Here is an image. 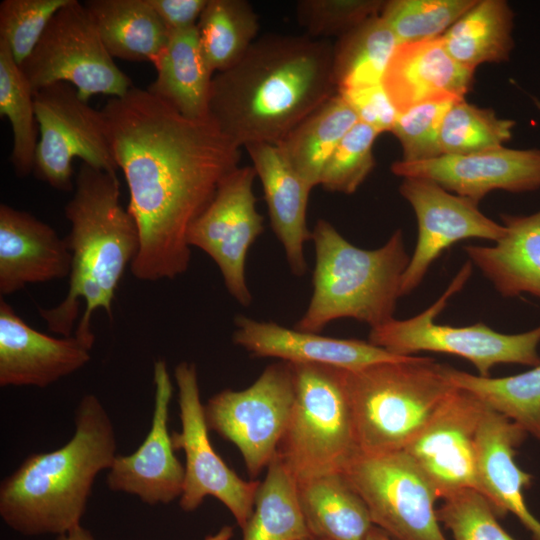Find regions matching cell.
Returning <instances> with one entry per match:
<instances>
[{"instance_id":"603a6c76","label":"cell","mask_w":540,"mask_h":540,"mask_svg":"<svg viewBox=\"0 0 540 540\" xmlns=\"http://www.w3.org/2000/svg\"><path fill=\"white\" fill-rule=\"evenodd\" d=\"M474 71L458 63L440 37L399 44L394 51L382 86L397 111L438 101L465 99Z\"/></svg>"},{"instance_id":"4dcf8cb0","label":"cell","mask_w":540,"mask_h":540,"mask_svg":"<svg viewBox=\"0 0 540 540\" xmlns=\"http://www.w3.org/2000/svg\"><path fill=\"white\" fill-rule=\"evenodd\" d=\"M242 540H303L312 537L297 493V480L277 455L260 483Z\"/></svg>"},{"instance_id":"30bf717a","label":"cell","mask_w":540,"mask_h":540,"mask_svg":"<svg viewBox=\"0 0 540 540\" xmlns=\"http://www.w3.org/2000/svg\"><path fill=\"white\" fill-rule=\"evenodd\" d=\"M341 473L365 502L374 526L392 540H447L434 487L404 451L357 452Z\"/></svg>"},{"instance_id":"b9f144b4","label":"cell","mask_w":540,"mask_h":540,"mask_svg":"<svg viewBox=\"0 0 540 540\" xmlns=\"http://www.w3.org/2000/svg\"><path fill=\"white\" fill-rule=\"evenodd\" d=\"M452 101L420 104L398 114L391 131L402 147L404 162H419L441 155L439 137Z\"/></svg>"},{"instance_id":"6da1fadb","label":"cell","mask_w":540,"mask_h":540,"mask_svg":"<svg viewBox=\"0 0 540 540\" xmlns=\"http://www.w3.org/2000/svg\"><path fill=\"white\" fill-rule=\"evenodd\" d=\"M101 113L140 235L130 270L141 281L172 280L188 270L189 229L239 166L241 148L210 117L188 118L147 89L111 97Z\"/></svg>"},{"instance_id":"f1b7e54d","label":"cell","mask_w":540,"mask_h":540,"mask_svg":"<svg viewBox=\"0 0 540 540\" xmlns=\"http://www.w3.org/2000/svg\"><path fill=\"white\" fill-rule=\"evenodd\" d=\"M514 13L505 0H477L442 36L449 54L475 71L484 63L510 59Z\"/></svg>"},{"instance_id":"44dd1931","label":"cell","mask_w":540,"mask_h":540,"mask_svg":"<svg viewBox=\"0 0 540 540\" xmlns=\"http://www.w3.org/2000/svg\"><path fill=\"white\" fill-rule=\"evenodd\" d=\"M72 257L65 238L29 212L0 205V295L29 284L69 277Z\"/></svg>"},{"instance_id":"7bdbcfd3","label":"cell","mask_w":540,"mask_h":540,"mask_svg":"<svg viewBox=\"0 0 540 540\" xmlns=\"http://www.w3.org/2000/svg\"><path fill=\"white\" fill-rule=\"evenodd\" d=\"M358 121L374 128L379 134L391 132L399 112L382 84L339 91Z\"/></svg>"},{"instance_id":"d6a6232c","label":"cell","mask_w":540,"mask_h":540,"mask_svg":"<svg viewBox=\"0 0 540 540\" xmlns=\"http://www.w3.org/2000/svg\"><path fill=\"white\" fill-rule=\"evenodd\" d=\"M399 45L379 15L374 16L333 44V78L338 92L382 84L391 57Z\"/></svg>"},{"instance_id":"4316f807","label":"cell","mask_w":540,"mask_h":540,"mask_svg":"<svg viewBox=\"0 0 540 540\" xmlns=\"http://www.w3.org/2000/svg\"><path fill=\"white\" fill-rule=\"evenodd\" d=\"M301 511L317 540H367L374 524L369 510L341 472L297 481Z\"/></svg>"},{"instance_id":"9a60e30c","label":"cell","mask_w":540,"mask_h":540,"mask_svg":"<svg viewBox=\"0 0 540 540\" xmlns=\"http://www.w3.org/2000/svg\"><path fill=\"white\" fill-rule=\"evenodd\" d=\"M485 409L474 395L455 387L404 449L439 499L466 489L479 492L477 434Z\"/></svg>"},{"instance_id":"60d3db41","label":"cell","mask_w":540,"mask_h":540,"mask_svg":"<svg viewBox=\"0 0 540 540\" xmlns=\"http://www.w3.org/2000/svg\"><path fill=\"white\" fill-rule=\"evenodd\" d=\"M382 0H301L297 19L306 35L314 39L341 37L366 20L377 16Z\"/></svg>"},{"instance_id":"74e56055","label":"cell","mask_w":540,"mask_h":540,"mask_svg":"<svg viewBox=\"0 0 540 540\" xmlns=\"http://www.w3.org/2000/svg\"><path fill=\"white\" fill-rule=\"evenodd\" d=\"M379 133L357 122L329 157L319 185L330 192L354 193L375 166L373 145Z\"/></svg>"},{"instance_id":"d6986e66","label":"cell","mask_w":540,"mask_h":540,"mask_svg":"<svg viewBox=\"0 0 540 540\" xmlns=\"http://www.w3.org/2000/svg\"><path fill=\"white\" fill-rule=\"evenodd\" d=\"M89 345L74 334L42 333L0 298V386L45 388L80 370L91 359Z\"/></svg>"},{"instance_id":"9c48e42d","label":"cell","mask_w":540,"mask_h":540,"mask_svg":"<svg viewBox=\"0 0 540 540\" xmlns=\"http://www.w3.org/2000/svg\"><path fill=\"white\" fill-rule=\"evenodd\" d=\"M19 67L34 94L63 82L88 101L97 94L120 97L133 87L106 49L84 3L78 0H70L55 13Z\"/></svg>"},{"instance_id":"8fae6325","label":"cell","mask_w":540,"mask_h":540,"mask_svg":"<svg viewBox=\"0 0 540 540\" xmlns=\"http://www.w3.org/2000/svg\"><path fill=\"white\" fill-rule=\"evenodd\" d=\"M294 401V377L289 362L267 366L249 387L225 389L204 405L209 431L239 450L254 479L277 453Z\"/></svg>"},{"instance_id":"d590c367","label":"cell","mask_w":540,"mask_h":540,"mask_svg":"<svg viewBox=\"0 0 540 540\" xmlns=\"http://www.w3.org/2000/svg\"><path fill=\"white\" fill-rule=\"evenodd\" d=\"M516 122L500 118L491 108L454 102L440 130L441 155H468L504 146L513 136Z\"/></svg>"},{"instance_id":"52a82bcc","label":"cell","mask_w":540,"mask_h":540,"mask_svg":"<svg viewBox=\"0 0 540 540\" xmlns=\"http://www.w3.org/2000/svg\"><path fill=\"white\" fill-rule=\"evenodd\" d=\"M290 364L294 401L277 455L297 481L341 472L358 452L346 369Z\"/></svg>"},{"instance_id":"4fadbf2b","label":"cell","mask_w":540,"mask_h":540,"mask_svg":"<svg viewBox=\"0 0 540 540\" xmlns=\"http://www.w3.org/2000/svg\"><path fill=\"white\" fill-rule=\"evenodd\" d=\"M174 378L181 430L171 433L172 443L175 451L182 450L185 454L179 506L185 512H192L206 497H214L231 512L242 529L253 512L261 482L242 479L211 444L195 364L180 362L175 367Z\"/></svg>"},{"instance_id":"7c38bea8","label":"cell","mask_w":540,"mask_h":540,"mask_svg":"<svg viewBox=\"0 0 540 540\" xmlns=\"http://www.w3.org/2000/svg\"><path fill=\"white\" fill-rule=\"evenodd\" d=\"M39 140L35 176L59 191L74 190V158L95 169L117 173L101 110L80 97L68 83H56L34 94Z\"/></svg>"},{"instance_id":"8d00e7d4","label":"cell","mask_w":540,"mask_h":540,"mask_svg":"<svg viewBox=\"0 0 540 540\" xmlns=\"http://www.w3.org/2000/svg\"><path fill=\"white\" fill-rule=\"evenodd\" d=\"M477 0H389L380 18L399 44L442 36Z\"/></svg>"},{"instance_id":"7402d4cb","label":"cell","mask_w":540,"mask_h":540,"mask_svg":"<svg viewBox=\"0 0 540 540\" xmlns=\"http://www.w3.org/2000/svg\"><path fill=\"white\" fill-rule=\"evenodd\" d=\"M526 436L518 424L486 407L477 434L479 493L498 516L512 513L533 540H540V521L524 499V490L531 485L532 476L515 462L517 448Z\"/></svg>"},{"instance_id":"2e32d148","label":"cell","mask_w":540,"mask_h":540,"mask_svg":"<svg viewBox=\"0 0 540 540\" xmlns=\"http://www.w3.org/2000/svg\"><path fill=\"white\" fill-rule=\"evenodd\" d=\"M399 192L418 222V239L402 277L401 296L421 283L431 264L453 243L470 238L497 242L505 233L504 225L485 216L478 203L433 181L403 178Z\"/></svg>"},{"instance_id":"e0dca14e","label":"cell","mask_w":540,"mask_h":540,"mask_svg":"<svg viewBox=\"0 0 540 540\" xmlns=\"http://www.w3.org/2000/svg\"><path fill=\"white\" fill-rule=\"evenodd\" d=\"M153 381L151 428L135 452L116 455L106 479L110 490L135 495L152 506L180 498L185 477V468L174 453L168 429L173 385L164 359L154 362Z\"/></svg>"},{"instance_id":"7dc6e473","label":"cell","mask_w":540,"mask_h":540,"mask_svg":"<svg viewBox=\"0 0 540 540\" xmlns=\"http://www.w3.org/2000/svg\"><path fill=\"white\" fill-rule=\"evenodd\" d=\"M533 101L536 104L537 108L540 110V101L537 98L533 97Z\"/></svg>"},{"instance_id":"277c9868","label":"cell","mask_w":540,"mask_h":540,"mask_svg":"<svg viewBox=\"0 0 540 540\" xmlns=\"http://www.w3.org/2000/svg\"><path fill=\"white\" fill-rule=\"evenodd\" d=\"M74 434L60 448L35 453L0 484V515L25 536L64 534L80 524L97 475L117 455L112 420L94 394L75 409Z\"/></svg>"},{"instance_id":"f6af8a7d","label":"cell","mask_w":540,"mask_h":540,"mask_svg":"<svg viewBox=\"0 0 540 540\" xmlns=\"http://www.w3.org/2000/svg\"><path fill=\"white\" fill-rule=\"evenodd\" d=\"M232 536L233 528L224 526L217 533L207 536L204 540H231ZM56 540H94V537L89 530L78 525L70 531L59 535Z\"/></svg>"},{"instance_id":"83f0119b","label":"cell","mask_w":540,"mask_h":540,"mask_svg":"<svg viewBox=\"0 0 540 540\" xmlns=\"http://www.w3.org/2000/svg\"><path fill=\"white\" fill-rule=\"evenodd\" d=\"M83 3L114 59L154 64L166 47L169 33L149 0Z\"/></svg>"},{"instance_id":"5b68a950","label":"cell","mask_w":540,"mask_h":540,"mask_svg":"<svg viewBox=\"0 0 540 540\" xmlns=\"http://www.w3.org/2000/svg\"><path fill=\"white\" fill-rule=\"evenodd\" d=\"M311 239L315 247L313 294L295 329L319 333L342 318L375 328L394 318L402 277L410 261L401 229L383 246L365 250L320 219Z\"/></svg>"},{"instance_id":"ab89813d","label":"cell","mask_w":540,"mask_h":540,"mask_svg":"<svg viewBox=\"0 0 540 540\" xmlns=\"http://www.w3.org/2000/svg\"><path fill=\"white\" fill-rule=\"evenodd\" d=\"M437 516L452 540H515L498 522L490 502L474 489L443 499Z\"/></svg>"},{"instance_id":"3957f363","label":"cell","mask_w":540,"mask_h":540,"mask_svg":"<svg viewBox=\"0 0 540 540\" xmlns=\"http://www.w3.org/2000/svg\"><path fill=\"white\" fill-rule=\"evenodd\" d=\"M70 223L65 238L72 257L69 288L53 308H39L48 330L73 334L93 346L92 316L104 310L112 318L118 285L140 248L135 219L120 202L116 173L82 163L74 194L64 209Z\"/></svg>"},{"instance_id":"ba28073f","label":"cell","mask_w":540,"mask_h":540,"mask_svg":"<svg viewBox=\"0 0 540 540\" xmlns=\"http://www.w3.org/2000/svg\"><path fill=\"white\" fill-rule=\"evenodd\" d=\"M471 269V262H466L442 296L423 312L371 328L368 341L399 356L420 351L456 355L471 362L482 377H490L497 364L539 365L540 325L523 333L504 334L483 323L454 327L434 322L448 299L464 286Z\"/></svg>"},{"instance_id":"8992f818","label":"cell","mask_w":540,"mask_h":540,"mask_svg":"<svg viewBox=\"0 0 540 540\" xmlns=\"http://www.w3.org/2000/svg\"><path fill=\"white\" fill-rule=\"evenodd\" d=\"M358 452L404 450L455 388L444 364L406 356L346 370Z\"/></svg>"},{"instance_id":"e575fe53","label":"cell","mask_w":540,"mask_h":540,"mask_svg":"<svg viewBox=\"0 0 540 540\" xmlns=\"http://www.w3.org/2000/svg\"><path fill=\"white\" fill-rule=\"evenodd\" d=\"M0 114L12 130L10 162L18 177L33 172L39 126L34 92L7 43L0 39Z\"/></svg>"},{"instance_id":"7a4b0ae2","label":"cell","mask_w":540,"mask_h":540,"mask_svg":"<svg viewBox=\"0 0 540 540\" xmlns=\"http://www.w3.org/2000/svg\"><path fill=\"white\" fill-rule=\"evenodd\" d=\"M333 44L267 34L232 67L214 74L209 117L234 144L278 145L338 93Z\"/></svg>"},{"instance_id":"d4e9b609","label":"cell","mask_w":540,"mask_h":540,"mask_svg":"<svg viewBox=\"0 0 540 540\" xmlns=\"http://www.w3.org/2000/svg\"><path fill=\"white\" fill-rule=\"evenodd\" d=\"M500 217L505 233L496 245H467L463 249L502 296L527 293L540 299V210Z\"/></svg>"},{"instance_id":"ffe728a7","label":"cell","mask_w":540,"mask_h":540,"mask_svg":"<svg viewBox=\"0 0 540 540\" xmlns=\"http://www.w3.org/2000/svg\"><path fill=\"white\" fill-rule=\"evenodd\" d=\"M233 342L253 357H272L289 363L329 365L358 370L368 365L405 358L369 341L339 339L289 329L273 322L236 316Z\"/></svg>"},{"instance_id":"ac0fdd59","label":"cell","mask_w":540,"mask_h":540,"mask_svg":"<svg viewBox=\"0 0 540 540\" xmlns=\"http://www.w3.org/2000/svg\"><path fill=\"white\" fill-rule=\"evenodd\" d=\"M393 174L433 181L445 190L476 203L494 190L513 193L540 189V149L505 146L468 154L440 155L419 161H396Z\"/></svg>"},{"instance_id":"f35d334b","label":"cell","mask_w":540,"mask_h":540,"mask_svg":"<svg viewBox=\"0 0 540 540\" xmlns=\"http://www.w3.org/2000/svg\"><path fill=\"white\" fill-rule=\"evenodd\" d=\"M70 0H3L0 39L20 65L34 50L55 13Z\"/></svg>"},{"instance_id":"cb8c5ba5","label":"cell","mask_w":540,"mask_h":540,"mask_svg":"<svg viewBox=\"0 0 540 540\" xmlns=\"http://www.w3.org/2000/svg\"><path fill=\"white\" fill-rule=\"evenodd\" d=\"M260 179L272 229L281 242L292 273L307 269L304 244L312 237L306 224L312 188L290 165L278 145L252 143L244 147Z\"/></svg>"},{"instance_id":"1f68e13d","label":"cell","mask_w":540,"mask_h":540,"mask_svg":"<svg viewBox=\"0 0 540 540\" xmlns=\"http://www.w3.org/2000/svg\"><path fill=\"white\" fill-rule=\"evenodd\" d=\"M450 383L478 398L489 409L540 440V364L501 378L482 377L444 364Z\"/></svg>"},{"instance_id":"f546056e","label":"cell","mask_w":540,"mask_h":540,"mask_svg":"<svg viewBox=\"0 0 540 540\" xmlns=\"http://www.w3.org/2000/svg\"><path fill=\"white\" fill-rule=\"evenodd\" d=\"M357 122L354 111L337 93L299 123L278 146L313 189L319 185L329 157Z\"/></svg>"},{"instance_id":"836d02e7","label":"cell","mask_w":540,"mask_h":540,"mask_svg":"<svg viewBox=\"0 0 540 540\" xmlns=\"http://www.w3.org/2000/svg\"><path fill=\"white\" fill-rule=\"evenodd\" d=\"M197 30L206 60L214 74L235 65L254 43L258 16L245 0H208Z\"/></svg>"},{"instance_id":"ee69618b","label":"cell","mask_w":540,"mask_h":540,"mask_svg":"<svg viewBox=\"0 0 540 540\" xmlns=\"http://www.w3.org/2000/svg\"><path fill=\"white\" fill-rule=\"evenodd\" d=\"M169 35L197 26L208 0H149Z\"/></svg>"},{"instance_id":"484cf974","label":"cell","mask_w":540,"mask_h":540,"mask_svg":"<svg viewBox=\"0 0 540 540\" xmlns=\"http://www.w3.org/2000/svg\"><path fill=\"white\" fill-rule=\"evenodd\" d=\"M155 80L147 90L191 119L209 117L214 73L201 47L197 26L171 33L154 62Z\"/></svg>"},{"instance_id":"5bb4252c","label":"cell","mask_w":540,"mask_h":540,"mask_svg":"<svg viewBox=\"0 0 540 540\" xmlns=\"http://www.w3.org/2000/svg\"><path fill=\"white\" fill-rule=\"evenodd\" d=\"M256 177L253 166L230 172L188 232L190 247L201 249L216 263L229 294L243 306L252 302L246 281L247 253L264 230L253 193Z\"/></svg>"},{"instance_id":"bcb514c9","label":"cell","mask_w":540,"mask_h":540,"mask_svg":"<svg viewBox=\"0 0 540 540\" xmlns=\"http://www.w3.org/2000/svg\"><path fill=\"white\" fill-rule=\"evenodd\" d=\"M367 540H392L383 530L374 526L370 531Z\"/></svg>"},{"instance_id":"c3c4849f","label":"cell","mask_w":540,"mask_h":540,"mask_svg":"<svg viewBox=\"0 0 540 540\" xmlns=\"http://www.w3.org/2000/svg\"><path fill=\"white\" fill-rule=\"evenodd\" d=\"M303 540H317V539H315L313 537H310V538H306V539H303Z\"/></svg>"}]
</instances>
